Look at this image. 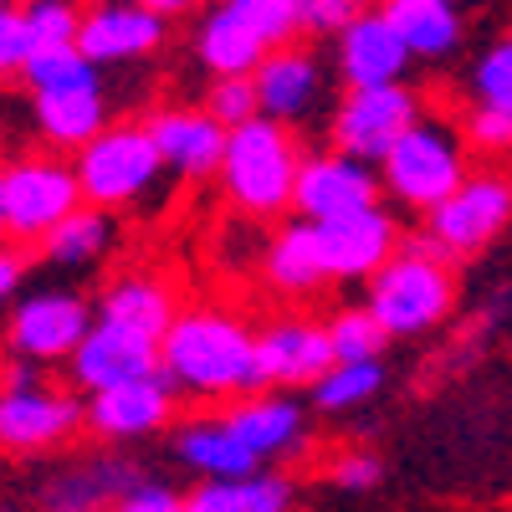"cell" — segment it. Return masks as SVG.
<instances>
[{
    "label": "cell",
    "mask_w": 512,
    "mask_h": 512,
    "mask_svg": "<svg viewBox=\"0 0 512 512\" xmlns=\"http://www.w3.org/2000/svg\"><path fill=\"white\" fill-rule=\"evenodd\" d=\"M292 502V477L277 472H256L246 482H200L190 492L195 512H292Z\"/></svg>",
    "instance_id": "obj_29"
},
{
    "label": "cell",
    "mask_w": 512,
    "mask_h": 512,
    "mask_svg": "<svg viewBox=\"0 0 512 512\" xmlns=\"http://www.w3.org/2000/svg\"><path fill=\"white\" fill-rule=\"evenodd\" d=\"M364 308L390 338L431 333L456 308V282L431 236H405L400 256L364 282Z\"/></svg>",
    "instance_id": "obj_3"
},
{
    "label": "cell",
    "mask_w": 512,
    "mask_h": 512,
    "mask_svg": "<svg viewBox=\"0 0 512 512\" xmlns=\"http://www.w3.org/2000/svg\"><path fill=\"white\" fill-rule=\"evenodd\" d=\"M0 512H6V507H0Z\"/></svg>",
    "instance_id": "obj_45"
},
{
    "label": "cell",
    "mask_w": 512,
    "mask_h": 512,
    "mask_svg": "<svg viewBox=\"0 0 512 512\" xmlns=\"http://www.w3.org/2000/svg\"><path fill=\"white\" fill-rule=\"evenodd\" d=\"M180 292L169 287L164 277L154 272H128V277H113L98 297V323H118L128 333H144L154 344H164V333L175 328L180 318Z\"/></svg>",
    "instance_id": "obj_23"
},
{
    "label": "cell",
    "mask_w": 512,
    "mask_h": 512,
    "mask_svg": "<svg viewBox=\"0 0 512 512\" xmlns=\"http://www.w3.org/2000/svg\"><path fill=\"white\" fill-rule=\"evenodd\" d=\"M390 16V26L400 31V41L410 47V57H425V62H441L461 47V11L446 6V0H384L379 6Z\"/></svg>",
    "instance_id": "obj_27"
},
{
    "label": "cell",
    "mask_w": 512,
    "mask_h": 512,
    "mask_svg": "<svg viewBox=\"0 0 512 512\" xmlns=\"http://www.w3.org/2000/svg\"><path fill=\"white\" fill-rule=\"evenodd\" d=\"M0 11H6V0H0Z\"/></svg>",
    "instance_id": "obj_44"
},
{
    "label": "cell",
    "mask_w": 512,
    "mask_h": 512,
    "mask_svg": "<svg viewBox=\"0 0 512 512\" xmlns=\"http://www.w3.org/2000/svg\"><path fill=\"white\" fill-rule=\"evenodd\" d=\"M82 425H88V405L52 384L41 364H0V451H57Z\"/></svg>",
    "instance_id": "obj_6"
},
{
    "label": "cell",
    "mask_w": 512,
    "mask_h": 512,
    "mask_svg": "<svg viewBox=\"0 0 512 512\" xmlns=\"http://www.w3.org/2000/svg\"><path fill=\"white\" fill-rule=\"evenodd\" d=\"M169 21L149 6H93L82 11V31H77V52L93 67H123V62H144L164 47Z\"/></svg>",
    "instance_id": "obj_17"
},
{
    "label": "cell",
    "mask_w": 512,
    "mask_h": 512,
    "mask_svg": "<svg viewBox=\"0 0 512 512\" xmlns=\"http://www.w3.org/2000/svg\"><path fill=\"white\" fill-rule=\"evenodd\" d=\"M425 118L420 93L400 88H364V93H344L328 118V149L349 154L369 169H379L390 159V149L410 134V128Z\"/></svg>",
    "instance_id": "obj_10"
},
{
    "label": "cell",
    "mask_w": 512,
    "mask_h": 512,
    "mask_svg": "<svg viewBox=\"0 0 512 512\" xmlns=\"http://www.w3.org/2000/svg\"><path fill=\"white\" fill-rule=\"evenodd\" d=\"M26 11V26L36 36L41 52H57V47H77V31H82V11L67 6V0H31Z\"/></svg>",
    "instance_id": "obj_35"
},
{
    "label": "cell",
    "mask_w": 512,
    "mask_h": 512,
    "mask_svg": "<svg viewBox=\"0 0 512 512\" xmlns=\"http://www.w3.org/2000/svg\"><path fill=\"white\" fill-rule=\"evenodd\" d=\"M333 67L349 82V93L400 88V77L410 67V47L400 41V31L390 26V16L379 6H364V16L333 41Z\"/></svg>",
    "instance_id": "obj_16"
},
{
    "label": "cell",
    "mask_w": 512,
    "mask_h": 512,
    "mask_svg": "<svg viewBox=\"0 0 512 512\" xmlns=\"http://www.w3.org/2000/svg\"><path fill=\"white\" fill-rule=\"evenodd\" d=\"M466 180H472V149H466L461 128L436 113H425L379 164V190L420 216L441 210Z\"/></svg>",
    "instance_id": "obj_5"
},
{
    "label": "cell",
    "mask_w": 512,
    "mask_h": 512,
    "mask_svg": "<svg viewBox=\"0 0 512 512\" xmlns=\"http://www.w3.org/2000/svg\"><path fill=\"white\" fill-rule=\"evenodd\" d=\"M72 384L82 395H108V390H123V384H144V379H159L164 374V359H159V344L144 333H128L118 323H93V333L82 338V349L72 354Z\"/></svg>",
    "instance_id": "obj_13"
},
{
    "label": "cell",
    "mask_w": 512,
    "mask_h": 512,
    "mask_svg": "<svg viewBox=\"0 0 512 512\" xmlns=\"http://www.w3.org/2000/svg\"><path fill=\"white\" fill-rule=\"evenodd\" d=\"M36 52L41 47H36V36L26 26V11L6 6V11H0V77H26Z\"/></svg>",
    "instance_id": "obj_36"
},
{
    "label": "cell",
    "mask_w": 512,
    "mask_h": 512,
    "mask_svg": "<svg viewBox=\"0 0 512 512\" xmlns=\"http://www.w3.org/2000/svg\"><path fill=\"white\" fill-rule=\"evenodd\" d=\"M149 139L164 159V175L210 180V175H221L231 134L205 108H159V113H149Z\"/></svg>",
    "instance_id": "obj_18"
},
{
    "label": "cell",
    "mask_w": 512,
    "mask_h": 512,
    "mask_svg": "<svg viewBox=\"0 0 512 512\" xmlns=\"http://www.w3.org/2000/svg\"><path fill=\"white\" fill-rule=\"evenodd\" d=\"M379 477H384V461L374 451H338L328 461V482L344 487V492H369Z\"/></svg>",
    "instance_id": "obj_39"
},
{
    "label": "cell",
    "mask_w": 512,
    "mask_h": 512,
    "mask_svg": "<svg viewBox=\"0 0 512 512\" xmlns=\"http://www.w3.org/2000/svg\"><path fill=\"white\" fill-rule=\"evenodd\" d=\"M256 108L262 118L282 123V128H297L308 123L323 103V62L313 47H282L272 52L262 67H256Z\"/></svg>",
    "instance_id": "obj_19"
},
{
    "label": "cell",
    "mask_w": 512,
    "mask_h": 512,
    "mask_svg": "<svg viewBox=\"0 0 512 512\" xmlns=\"http://www.w3.org/2000/svg\"><path fill=\"white\" fill-rule=\"evenodd\" d=\"M113 241H118V221L108 210L82 205L77 216H67L47 241H41V256H47V267H57V272H88L113 251Z\"/></svg>",
    "instance_id": "obj_28"
},
{
    "label": "cell",
    "mask_w": 512,
    "mask_h": 512,
    "mask_svg": "<svg viewBox=\"0 0 512 512\" xmlns=\"http://www.w3.org/2000/svg\"><path fill=\"white\" fill-rule=\"evenodd\" d=\"M226 425H231V431H236L256 456H262V461H272V456H292L297 446H303V436H308V415H303V405H297L292 395H282V390L236 400V405L226 410Z\"/></svg>",
    "instance_id": "obj_25"
},
{
    "label": "cell",
    "mask_w": 512,
    "mask_h": 512,
    "mask_svg": "<svg viewBox=\"0 0 512 512\" xmlns=\"http://www.w3.org/2000/svg\"><path fill=\"white\" fill-rule=\"evenodd\" d=\"M6 236H11V226H6V185H0V246H6Z\"/></svg>",
    "instance_id": "obj_42"
},
{
    "label": "cell",
    "mask_w": 512,
    "mask_h": 512,
    "mask_svg": "<svg viewBox=\"0 0 512 512\" xmlns=\"http://www.w3.org/2000/svg\"><path fill=\"white\" fill-rule=\"evenodd\" d=\"M175 456L200 472L205 482H246L262 472V456H256L231 425L226 415H195L175 431Z\"/></svg>",
    "instance_id": "obj_24"
},
{
    "label": "cell",
    "mask_w": 512,
    "mask_h": 512,
    "mask_svg": "<svg viewBox=\"0 0 512 512\" xmlns=\"http://www.w3.org/2000/svg\"><path fill=\"white\" fill-rule=\"evenodd\" d=\"M185 512H195V507H190V497H185Z\"/></svg>",
    "instance_id": "obj_43"
},
{
    "label": "cell",
    "mask_w": 512,
    "mask_h": 512,
    "mask_svg": "<svg viewBox=\"0 0 512 512\" xmlns=\"http://www.w3.org/2000/svg\"><path fill=\"white\" fill-rule=\"evenodd\" d=\"M461 139L466 149H477V154H507L512 149V113H497V108H472L461 118Z\"/></svg>",
    "instance_id": "obj_37"
},
{
    "label": "cell",
    "mask_w": 512,
    "mask_h": 512,
    "mask_svg": "<svg viewBox=\"0 0 512 512\" xmlns=\"http://www.w3.org/2000/svg\"><path fill=\"white\" fill-rule=\"evenodd\" d=\"M364 16V6L354 0H303V36H344L354 21Z\"/></svg>",
    "instance_id": "obj_38"
},
{
    "label": "cell",
    "mask_w": 512,
    "mask_h": 512,
    "mask_svg": "<svg viewBox=\"0 0 512 512\" xmlns=\"http://www.w3.org/2000/svg\"><path fill=\"white\" fill-rule=\"evenodd\" d=\"M472 93L482 108H497V113H512V31L502 41H492V47L477 57L472 67Z\"/></svg>",
    "instance_id": "obj_34"
},
{
    "label": "cell",
    "mask_w": 512,
    "mask_h": 512,
    "mask_svg": "<svg viewBox=\"0 0 512 512\" xmlns=\"http://www.w3.org/2000/svg\"><path fill=\"white\" fill-rule=\"evenodd\" d=\"M262 277L282 297H313V292H323L328 287V267H323V251H318V231L308 221L282 226L267 241V251H262Z\"/></svg>",
    "instance_id": "obj_26"
},
{
    "label": "cell",
    "mask_w": 512,
    "mask_h": 512,
    "mask_svg": "<svg viewBox=\"0 0 512 512\" xmlns=\"http://www.w3.org/2000/svg\"><path fill=\"white\" fill-rule=\"evenodd\" d=\"M379 195H384L379 169L338 154V149H318V154H303L292 210H297V221H308V226H328V221L359 216V210H374Z\"/></svg>",
    "instance_id": "obj_12"
},
{
    "label": "cell",
    "mask_w": 512,
    "mask_h": 512,
    "mask_svg": "<svg viewBox=\"0 0 512 512\" xmlns=\"http://www.w3.org/2000/svg\"><path fill=\"white\" fill-rule=\"evenodd\" d=\"M144 482V472L123 456H88V461H72L62 472H52L41 482L36 502L41 512H108L123 492H134Z\"/></svg>",
    "instance_id": "obj_20"
},
{
    "label": "cell",
    "mask_w": 512,
    "mask_h": 512,
    "mask_svg": "<svg viewBox=\"0 0 512 512\" xmlns=\"http://www.w3.org/2000/svg\"><path fill=\"white\" fill-rule=\"evenodd\" d=\"M323 328H328V344H333V364H379L384 344H390V333L374 323L369 308H344Z\"/></svg>",
    "instance_id": "obj_30"
},
{
    "label": "cell",
    "mask_w": 512,
    "mask_h": 512,
    "mask_svg": "<svg viewBox=\"0 0 512 512\" xmlns=\"http://www.w3.org/2000/svg\"><path fill=\"white\" fill-rule=\"evenodd\" d=\"M313 231H318L328 282H369L379 267H390L405 246L400 221L384 205L359 210V216H344V221H328V226H313Z\"/></svg>",
    "instance_id": "obj_14"
},
{
    "label": "cell",
    "mask_w": 512,
    "mask_h": 512,
    "mask_svg": "<svg viewBox=\"0 0 512 512\" xmlns=\"http://www.w3.org/2000/svg\"><path fill=\"white\" fill-rule=\"evenodd\" d=\"M108 512H185V497L175 487H164V482H139L134 492H123Z\"/></svg>",
    "instance_id": "obj_40"
},
{
    "label": "cell",
    "mask_w": 512,
    "mask_h": 512,
    "mask_svg": "<svg viewBox=\"0 0 512 512\" xmlns=\"http://www.w3.org/2000/svg\"><path fill=\"white\" fill-rule=\"evenodd\" d=\"M379 384H384V364H333L313 384V405L328 415H344V410L369 405L379 395Z\"/></svg>",
    "instance_id": "obj_31"
},
{
    "label": "cell",
    "mask_w": 512,
    "mask_h": 512,
    "mask_svg": "<svg viewBox=\"0 0 512 512\" xmlns=\"http://www.w3.org/2000/svg\"><path fill=\"white\" fill-rule=\"evenodd\" d=\"M236 6L272 52L297 47V36H303V0H236Z\"/></svg>",
    "instance_id": "obj_32"
},
{
    "label": "cell",
    "mask_w": 512,
    "mask_h": 512,
    "mask_svg": "<svg viewBox=\"0 0 512 512\" xmlns=\"http://www.w3.org/2000/svg\"><path fill=\"white\" fill-rule=\"evenodd\" d=\"M507 221H512V175H502V169H472V180L441 210L425 216V236L451 262V256H472V251L492 246L507 231Z\"/></svg>",
    "instance_id": "obj_11"
},
{
    "label": "cell",
    "mask_w": 512,
    "mask_h": 512,
    "mask_svg": "<svg viewBox=\"0 0 512 512\" xmlns=\"http://www.w3.org/2000/svg\"><path fill=\"white\" fill-rule=\"evenodd\" d=\"M6 185V226L16 246H41L67 216L82 210V190L72 164L57 154H26L0 169Z\"/></svg>",
    "instance_id": "obj_8"
},
{
    "label": "cell",
    "mask_w": 512,
    "mask_h": 512,
    "mask_svg": "<svg viewBox=\"0 0 512 512\" xmlns=\"http://www.w3.org/2000/svg\"><path fill=\"white\" fill-rule=\"evenodd\" d=\"M164 359V379L175 384V395H195V400H231V395H262L256 379V333L226 313L195 303L175 318V328L159 344Z\"/></svg>",
    "instance_id": "obj_1"
},
{
    "label": "cell",
    "mask_w": 512,
    "mask_h": 512,
    "mask_svg": "<svg viewBox=\"0 0 512 512\" xmlns=\"http://www.w3.org/2000/svg\"><path fill=\"white\" fill-rule=\"evenodd\" d=\"M175 415V384L164 374L144 379V384H123V390L93 395L88 400V431H98L103 441H139L154 436Z\"/></svg>",
    "instance_id": "obj_21"
},
{
    "label": "cell",
    "mask_w": 512,
    "mask_h": 512,
    "mask_svg": "<svg viewBox=\"0 0 512 512\" xmlns=\"http://www.w3.org/2000/svg\"><path fill=\"white\" fill-rule=\"evenodd\" d=\"M297 169H303V149H297L292 128L256 118L226 139L221 159V190L226 200L251 221H277L282 210H292L297 195Z\"/></svg>",
    "instance_id": "obj_4"
},
{
    "label": "cell",
    "mask_w": 512,
    "mask_h": 512,
    "mask_svg": "<svg viewBox=\"0 0 512 512\" xmlns=\"http://www.w3.org/2000/svg\"><path fill=\"white\" fill-rule=\"evenodd\" d=\"M26 93H31V123L36 134L57 144V149H88L103 128H113V98L103 67H93L77 47H57V52H36L26 67Z\"/></svg>",
    "instance_id": "obj_2"
},
{
    "label": "cell",
    "mask_w": 512,
    "mask_h": 512,
    "mask_svg": "<svg viewBox=\"0 0 512 512\" xmlns=\"http://www.w3.org/2000/svg\"><path fill=\"white\" fill-rule=\"evenodd\" d=\"M267 57H272V47L246 26L236 0L195 16V62L210 72V82L216 77H256V67Z\"/></svg>",
    "instance_id": "obj_22"
},
{
    "label": "cell",
    "mask_w": 512,
    "mask_h": 512,
    "mask_svg": "<svg viewBox=\"0 0 512 512\" xmlns=\"http://www.w3.org/2000/svg\"><path fill=\"white\" fill-rule=\"evenodd\" d=\"M21 277H26L21 246H0V313L21 303Z\"/></svg>",
    "instance_id": "obj_41"
},
{
    "label": "cell",
    "mask_w": 512,
    "mask_h": 512,
    "mask_svg": "<svg viewBox=\"0 0 512 512\" xmlns=\"http://www.w3.org/2000/svg\"><path fill=\"white\" fill-rule=\"evenodd\" d=\"M72 175H77V190H82V205L93 210H128L139 205L159 175H164V159L149 139V123H113L103 134L72 154Z\"/></svg>",
    "instance_id": "obj_7"
},
{
    "label": "cell",
    "mask_w": 512,
    "mask_h": 512,
    "mask_svg": "<svg viewBox=\"0 0 512 512\" xmlns=\"http://www.w3.org/2000/svg\"><path fill=\"white\" fill-rule=\"evenodd\" d=\"M93 323H98V308H88V297H77L67 287H41V292H26L6 313V349L11 359H26L41 369L72 364Z\"/></svg>",
    "instance_id": "obj_9"
},
{
    "label": "cell",
    "mask_w": 512,
    "mask_h": 512,
    "mask_svg": "<svg viewBox=\"0 0 512 512\" xmlns=\"http://www.w3.org/2000/svg\"><path fill=\"white\" fill-rule=\"evenodd\" d=\"M333 369L328 328L308 318H277L256 333V379L267 390H292V384H318Z\"/></svg>",
    "instance_id": "obj_15"
},
{
    "label": "cell",
    "mask_w": 512,
    "mask_h": 512,
    "mask_svg": "<svg viewBox=\"0 0 512 512\" xmlns=\"http://www.w3.org/2000/svg\"><path fill=\"white\" fill-rule=\"evenodd\" d=\"M210 118H216L226 134H236V128L256 123L262 118V108H256V82L251 77H216L205 82V103H200Z\"/></svg>",
    "instance_id": "obj_33"
}]
</instances>
